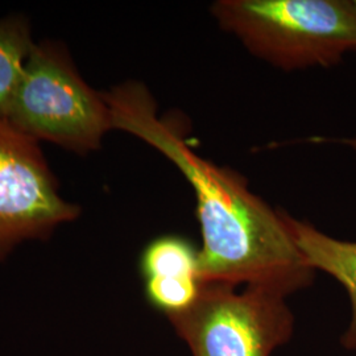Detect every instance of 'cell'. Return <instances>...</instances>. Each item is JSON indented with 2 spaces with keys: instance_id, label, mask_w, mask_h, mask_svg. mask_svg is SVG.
I'll return each instance as SVG.
<instances>
[{
  "instance_id": "1",
  "label": "cell",
  "mask_w": 356,
  "mask_h": 356,
  "mask_svg": "<svg viewBox=\"0 0 356 356\" xmlns=\"http://www.w3.org/2000/svg\"><path fill=\"white\" fill-rule=\"evenodd\" d=\"M104 98L114 128L152 145L189 182L202 235V284L256 286L284 297L312 284L316 270L293 241L284 210L250 191L236 172L197 154L178 124L157 116L143 83L127 82L104 92Z\"/></svg>"
},
{
  "instance_id": "2",
  "label": "cell",
  "mask_w": 356,
  "mask_h": 356,
  "mask_svg": "<svg viewBox=\"0 0 356 356\" xmlns=\"http://www.w3.org/2000/svg\"><path fill=\"white\" fill-rule=\"evenodd\" d=\"M210 8L223 31L284 72L330 67L356 51L351 0H218Z\"/></svg>"
},
{
  "instance_id": "3",
  "label": "cell",
  "mask_w": 356,
  "mask_h": 356,
  "mask_svg": "<svg viewBox=\"0 0 356 356\" xmlns=\"http://www.w3.org/2000/svg\"><path fill=\"white\" fill-rule=\"evenodd\" d=\"M6 120L35 140L81 154L98 149L114 128L104 94L90 88L54 42L35 45Z\"/></svg>"
},
{
  "instance_id": "4",
  "label": "cell",
  "mask_w": 356,
  "mask_h": 356,
  "mask_svg": "<svg viewBox=\"0 0 356 356\" xmlns=\"http://www.w3.org/2000/svg\"><path fill=\"white\" fill-rule=\"evenodd\" d=\"M202 284L195 302L168 319L193 356H270L294 329L286 297L263 288Z\"/></svg>"
},
{
  "instance_id": "5",
  "label": "cell",
  "mask_w": 356,
  "mask_h": 356,
  "mask_svg": "<svg viewBox=\"0 0 356 356\" xmlns=\"http://www.w3.org/2000/svg\"><path fill=\"white\" fill-rule=\"evenodd\" d=\"M79 209L60 197L38 140L0 118V260L26 239H42Z\"/></svg>"
},
{
  "instance_id": "6",
  "label": "cell",
  "mask_w": 356,
  "mask_h": 356,
  "mask_svg": "<svg viewBox=\"0 0 356 356\" xmlns=\"http://www.w3.org/2000/svg\"><path fill=\"white\" fill-rule=\"evenodd\" d=\"M144 291L164 300H182L202 286L200 251L186 238L163 235L145 245L139 261Z\"/></svg>"
},
{
  "instance_id": "7",
  "label": "cell",
  "mask_w": 356,
  "mask_h": 356,
  "mask_svg": "<svg viewBox=\"0 0 356 356\" xmlns=\"http://www.w3.org/2000/svg\"><path fill=\"white\" fill-rule=\"evenodd\" d=\"M284 216L306 264L330 275L343 285L351 302V321L342 337V344L348 350H356V243L335 239L285 211Z\"/></svg>"
},
{
  "instance_id": "8",
  "label": "cell",
  "mask_w": 356,
  "mask_h": 356,
  "mask_svg": "<svg viewBox=\"0 0 356 356\" xmlns=\"http://www.w3.org/2000/svg\"><path fill=\"white\" fill-rule=\"evenodd\" d=\"M35 48L26 19L0 20V118L6 119L20 85L26 61Z\"/></svg>"
},
{
  "instance_id": "9",
  "label": "cell",
  "mask_w": 356,
  "mask_h": 356,
  "mask_svg": "<svg viewBox=\"0 0 356 356\" xmlns=\"http://www.w3.org/2000/svg\"><path fill=\"white\" fill-rule=\"evenodd\" d=\"M339 143H342L344 145L350 147L351 149H354L356 152V138H353V139H343V140H339Z\"/></svg>"
},
{
  "instance_id": "10",
  "label": "cell",
  "mask_w": 356,
  "mask_h": 356,
  "mask_svg": "<svg viewBox=\"0 0 356 356\" xmlns=\"http://www.w3.org/2000/svg\"><path fill=\"white\" fill-rule=\"evenodd\" d=\"M353 1V6H354V8H355V13H356V0H351Z\"/></svg>"
}]
</instances>
